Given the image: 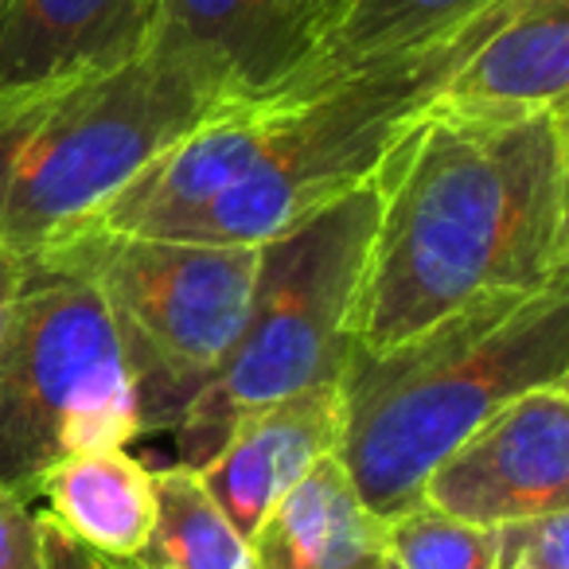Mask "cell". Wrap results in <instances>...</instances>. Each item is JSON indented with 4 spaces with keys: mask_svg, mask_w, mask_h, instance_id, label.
Here are the masks:
<instances>
[{
    "mask_svg": "<svg viewBox=\"0 0 569 569\" xmlns=\"http://www.w3.org/2000/svg\"><path fill=\"white\" fill-rule=\"evenodd\" d=\"M152 496L149 542L126 569H258L250 538L219 511L196 468L168 465L152 472Z\"/></svg>",
    "mask_w": 569,
    "mask_h": 569,
    "instance_id": "cell-16",
    "label": "cell"
},
{
    "mask_svg": "<svg viewBox=\"0 0 569 569\" xmlns=\"http://www.w3.org/2000/svg\"><path fill=\"white\" fill-rule=\"evenodd\" d=\"M496 4L499 0H343L328 17L301 71L261 106L309 98L317 90L351 79V74L437 48Z\"/></svg>",
    "mask_w": 569,
    "mask_h": 569,
    "instance_id": "cell-13",
    "label": "cell"
},
{
    "mask_svg": "<svg viewBox=\"0 0 569 569\" xmlns=\"http://www.w3.org/2000/svg\"><path fill=\"white\" fill-rule=\"evenodd\" d=\"M496 569H569V511L496 527Z\"/></svg>",
    "mask_w": 569,
    "mask_h": 569,
    "instance_id": "cell-18",
    "label": "cell"
},
{
    "mask_svg": "<svg viewBox=\"0 0 569 569\" xmlns=\"http://www.w3.org/2000/svg\"><path fill=\"white\" fill-rule=\"evenodd\" d=\"M317 4H320V12H325V17H332V12L340 9L343 0H317Z\"/></svg>",
    "mask_w": 569,
    "mask_h": 569,
    "instance_id": "cell-22",
    "label": "cell"
},
{
    "mask_svg": "<svg viewBox=\"0 0 569 569\" xmlns=\"http://www.w3.org/2000/svg\"><path fill=\"white\" fill-rule=\"evenodd\" d=\"M40 522V550H43V569H126L118 561H106L98 553H90L82 542H74L56 519H48L43 511H36Z\"/></svg>",
    "mask_w": 569,
    "mask_h": 569,
    "instance_id": "cell-20",
    "label": "cell"
},
{
    "mask_svg": "<svg viewBox=\"0 0 569 569\" xmlns=\"http://www.w3.org/2000/svg\"><path fill=\"white\" fill-rule=\"evenodd\" d=\"M340 445V390L312 387L238 421L222 449L199 468L219 511L242 538L266 522L312 468Z\"/></svg>",
    "mask_w": 569,
    "mask_h": 569,
    "instance_id": "cell-11",
    "label": "cell"
},
{
    "mask_svg": "<svg viewBox=\"0 0 569 569\" xmlns=\"http://www.w3.org/2000/svg\"><path fill=\"white\" fill-rule=\"evenodd\" d=\"M379 219V183L258 246V277L234 348L183 410L176 465L203 468L238 421L312 387H332L351 356V328Z\"/></svg>",
    "mask_w": 569,
    "mask_h": 569,
    "instance_id": "cell-5",
    "label": "cell"
},
{
    "mask_svg": "<svg viewBox=\"0 0 569 569\" xmlns=\"http://www.w3.org/2000/svg\"><path fill=\"white\" fill-rule=\"evenodd\" d=\"M0 569H43L40 522L28 499L0 491Z\"/></svg>",
    "mask_w": 569,
    "mask_h": 569,
    "instance_id": "cell-19",
    "label": "cell"
},
{
    "mask_svg": "<svg viewBox=\"0 0 569 569\" xmlns=\"http://www.w3.org/2000/svg\"><path fill=\"white\" fill-rule=\"evenodd\" d=\"M160 0H12L0 20V90L126 67L157 32Z\"/></svg>",
    "mask_w": 569,
    "mask_h": 569,
    "instance_id": "cell-12",
    "label": "cell"
},
{
    "mask_svg": "<svg viewBox=\"0 0 569 569\" xmlns=\"http://www.w3.org/2000/svg\"><path fill=\"white\" fill-rule=\"evenodd\" d=\"M569 387V284L488 297L340 371L336 460L379 519L421 503L429 472L507 402Z\"/></svg>",
    "mask_w": 569,
    "mask_h": 569,
    "instance_id": "cell-3",
    "label": "cell"
},
{
    "mask_svg": "<svg viewBox=\"0 0 569 569\" xmlns=\"http://www.w3.org/2000/svg\"><path fill=\"white\" fill-rule=\"evenodd\" d=\"M387 569H395V566H390V561H387Z\"/></svg>",
    "mask_w": 569,
    "mask_h": 569,
    "instance_id": "cell-24",
    "label": "cell"
},
{
    "mask_svg": "<svg viewBox=\"0 0 569 569\" xmlns=\"http://www.w3.org/2000/svg\"><path fill=\"white\" fill-rule=\"evenodd\" d=\"M258 569H387V519L325 457L250 535Z\"/></svg>",
    "mask_w": 569,
    "mask_h": 569,
    "instance_id": "cell-14",
    "label": "cell"
},
{
    "mask_svg": "<svg viewBox=\"0 0 569 569\" xmlns=\"http://www.w3.org/2000/svg\"><path fill=\"white\" fill-rule=\"evenodd\" d=\"M325 24L317 0H160L149 51L253 110L301 71Z\"/></svg>",
    "mask_w": 569,
    "mask_h": 569,
    "instance_id": "cell-9",
    "label": "cell"
},
{
    "mask_svg": "<svg viewBox=\"0 0 569 569\" xmlns=\"http://www.w3.org/2000/svg\"><path fill=\"white\" fill-rule=\"evenodd\" d=\"M43 253L74 266L102 297L133 375L144 437L172 433L242 332L258 250L118 234L94 222Z\"/></svg>",
    "mask_w": 569,
    "mask_h": 569,
    "instance_id": "cell-7",
    "label": "cell"
},
{
    "mask_svg": "<svg viewBox=\"0 0 569 569\" xmlns=\"http://www.w3.org/2000/svg\"><path fill=\"white\" fill-rule=\"evenodd\" d=\"M48 519L106 561L129 566L157 519L152 472L129 449H94L59 460L40 480Z\"/></svg>",
    "mask_w": 569,
    "mask_h": 569,
    "instance_id": "cell-15",
    "label": "cell"
},
{
    "mask_svg": "<svg viewBox=\"0 0 569 569\" xmlns=\"http://www.w3.org/2000/svg\"><path fill=\"white\" fill-rule=\"evenodd\" d=\"M566 90L569 0H515L429 110L460 121H522L566 110Z\"/></svg>",
    "mask_w": 569,
    "mask_h": 569,
    "instance_id": "cell-10",
    "label": "cell"
},
{
    "mask_svg": "<svg viewBox=\"0 0 569 569\" xmlns=\"http://www.w3.org/2000/svg\"><path fill=\"white\" fill-rule=\"evenodd\" d=\"M9 4H12V0H0V20H4V12H9Z\"/></svg>",
    "mask_w": 569,
    "mask_h": 569,
    "instance_id": "cell-23",
    "label": "cell"
},
{
    "mask_svg": "<svg viewBox=\"0 0 569 569\" xmlns=\"http://www.w3.org/2000/svg\"><path fill=\"white\" fill-rule=\"evenodd\" d=\"M20 269H24V258H12L9 250H0V332H4V320H9V305L20 284Z\"/></svg>",
    "mask_w": 569,
    "mask_h": 569,
    "instance_id": "cell-21",
    "label": "cell"
},
{
    "mask_svg": "<svg viewBox=\"0 0 569 569\" xmlns=\"http://www.w3.org/2000/svg\"><path fill=\"white\" fill-rule=\"evenodd\" d=\"M227 110L211 82L157 51L0 90V250L36 258L94 227L144 164Z\"/></svg>",
    "mask_w": 569,
    "mask_h": 569,
    "instance_id": "cell-4",
    "label": "cell"
},
{
    "mask_svg": "<svg viewBox=\"0 0 569 569\" xmlns=\"http://www.w3.org/2000/svg\"><path fill=\"white\" fill-rule=\"evenodd\" d=\"M511 4L499 0L437 48L351 74L309 98L203 121L144 164L98 227L258 250L367 188Z\"/></svg>",
    "mask_w": 569,
    "mask_h": 569,
    "instance_id": "cell-2",
    "label": "cell"
},
{
    "mask_svg": "<svg viewBox=\"0 0 569 569\" xmlns=\"http://www.w3.org/2000/svg\"><path fill=\"white\" fill-rule=\"evenodd\" d=\"M387 561L395 569H496V530L413 503L387 519Z\"/></svg>",
    "mask_w": 569,
    "mask_h": 569,
    "instance_id": "cell-17",
    "label": "cell"
},
{
    "mask_svg": "<svg viewBox=\"0 0 569 569\" xmlns=\"http://www.w3.org/2000/svg\"><path fill=\"white\" fill-rule=\"evenodd\" d=\"M137 437L141 402L98 289L56 253L24 258L0 332V491L36 503L59 460Z\"/></svg>",
    "mask_w": 569,
    "mask_h": 569,
    "instance_id": "cell-6",
    "label": "cell"
},
{
    "mask_svg": "<svg viewBox=\"0 0 569 569\" xmlns=\"http://www.w3.org/2000/svg\"><path fill=\"white\" fill-rule=\"evenodd\" d=\"M375 183L356 348H387L488 297L569 284L566 110L522 121L426 110Z\"/></svg>",
    "mask_w": 569,
    "mask_h": 569,
    "instance_id": "cell-1",
    "label": "cell"
},
{
    "mask_svg": "<svg viewBox=\"0 0 569 569\" xmlns=\"http://www.w3.org/2000/svg\"><path fill=\"white\" fill-rule=\"evenodd\" d=\"M421 503L472 527L569 511V387L507 402L429 472Z\"/></svg>",
    "mask_w": 569,
    "mask_h": 569,
    "instance_id": "cell-8",
    "label": "cell"
}]
</instances>
